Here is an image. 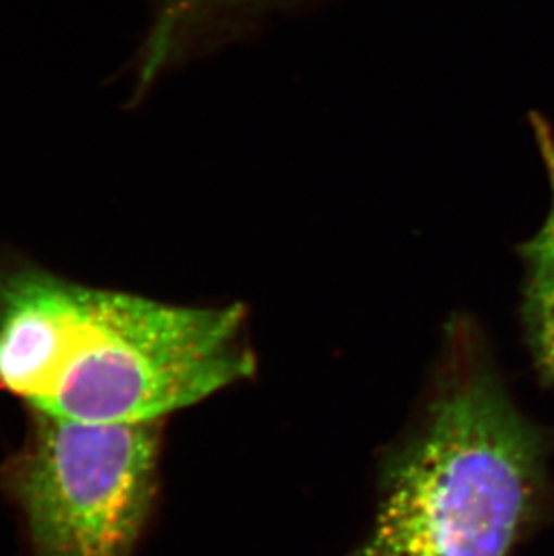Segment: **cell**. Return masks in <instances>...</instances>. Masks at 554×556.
<instances>
[{
  "instance_id": "277c9868",
  "label": "cell",
  "mask_w": 554,
  "mask_h": 556,
  "mask_svg": "<svg viewBox=\"0 0 554 556\" xmlns=\"http://www.w3.org/2000/svg\"><path fill=\"white\" fill-rule=\"evenodd\" d=\"M545 174L551 205L544 224L520 245L524 262V326L537 368L554 388V131L539 114L531 116Z\"/></svg>"
},
{
  "instance_id": "7a4b0ae2",
  "label": "cell",
  "mask_w": 554,
  "mask_h": 556,
  "mask_svg": "<svg viewBox=\"0 0 554 556\" xmlns=\"http://www.w3.org/2000/svg\"><path fill=\"white\" fill-rule=\"evenodd\" d=\"M545 456L481 346L455 339L421 420L383 463L372 528L345 556H512L544 504Z\"/></svg>"
},
{
  "instance_id": "3957f363",
  "label": "cell",
  "mask_w": 554,
  "mask_h": 556,
  "mask_svg": "<svg viewBox=\"0 0 554 556\" xmlns=\"http://www.w3.org/2000/svg\"><path fill=\"white\" fill-rule=\"evenodd\" d=\"M161 429L32 413L0 484L33 556H134L158 497Z\"/></svg>"
},
{
  "instance_id": "6da1fadb",
  "label": "cell",
  "mask_w": 554,
  "mask_h": 556,
  "mask_svg": "<svg viewBox=\"0 0 554 556\" xmlns=\"http://www.w3.org/2000/svg\"><path fill=\"white\" fill-rule=\"evenodd\" d=\"M252 371L238 305H173L0 265V389L32 413L152 424Z\"/></svg>"
},
{
  "instance_id": "5b68a950",
  "label": "cell",
  "mask_w": 554,
  "mask_h": 556,
  "mask_svg": "<svg viewBox=\"0 0 554 556\" xmlns=\"http://www.w3.org/2000/svg\"><path fill=\"white\" fill-rule=\"evenodd\" d=\"M211 2H221V0H163L161 16H159L158 26L152 37V46L147 54V63L142 65V73L147 78H152L153 73L158 71L167 56L172 54L175 38L178 31L182 29L184 18L193 15V11L199 10L202 4Z\"/></svg>"
}]
</instances>
